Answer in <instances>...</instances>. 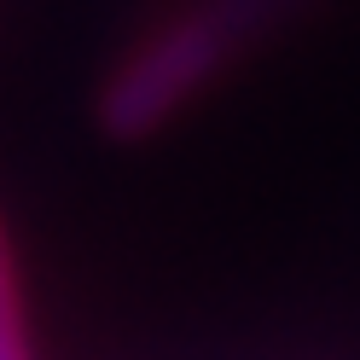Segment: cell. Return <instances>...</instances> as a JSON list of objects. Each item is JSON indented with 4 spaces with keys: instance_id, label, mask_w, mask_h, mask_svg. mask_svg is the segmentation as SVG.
I'll list each match as a JSON object with an SVG mask.
<instances>
[{
    "instance_id": "obj_1",
    "label": "cell",
    "mask_w": 360,
    "mask_h": 360,
    "mask_svg": "<svg viewBox=\"0 0 360 360\" xmlns=\"http://www.w3.org/2000/svg\"><path fill=\"white\" fill-rule=\"evenodd\" d=\"M274 18V0H204L186 18H174L163 35H151L140 53L128 58V70L117 76L105 99V117L117 134H140L151 122H163L169 110L204 87L215 76V64H227L250 30H262Z\"/></svg>"
}]
</instances>
